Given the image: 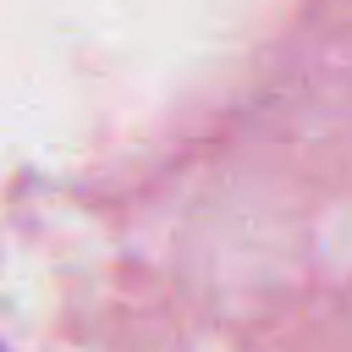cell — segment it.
Listing matches in <instances>:
<instances>
[]
</instances>
